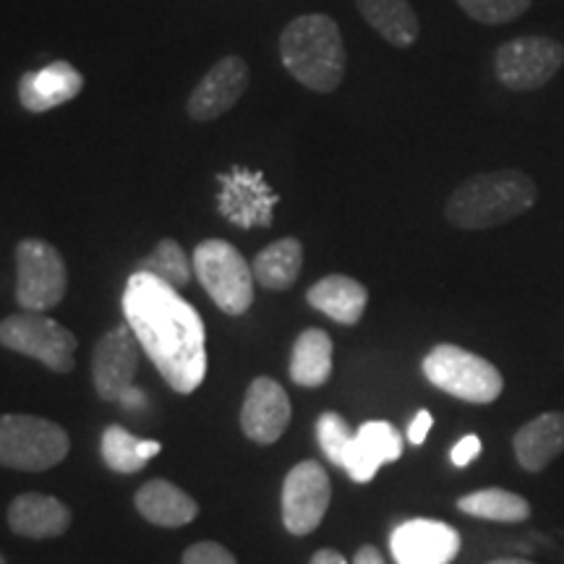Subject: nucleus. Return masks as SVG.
Returning <instances> with one entry per match:
<instances>
[{
  "mask_svg": "<svg viewBox=\"0 0 564 564\" xmlns=\"http://www.w3.org/2000/svg\"><path fill=\"white\" fill-rule=\"evenodd\" d=\"M123 316L141 350L167 387L192 394L207 377V333L196 308L175 288L133 272L123 291Z\"/></svg>",
  "mask_w": 564,
  "mask_h": 564,
  "instance_id": "nucleus-1",
  "label": "nucleus"
},
{
  "mask_svg": "<svg viewBox=\"0 0 564 564\" xmlns=\"http://www.w3.org/2000/svg\"><path fill=\"white\" fill-rule=\"evenodd\" d=\"M539 202V186L523 171H494L463 181L444 207L460 230H489L525 215Z\"/></svg>",
  "mask_w": 564,
  "mask_h": 564,
  "instance_id": "nucleus-2",
  "label": "nucleus"
},
{
  "mask_svg": "<svg viewBox=\"0 0 564 564\" xmlns=\"http://www.w3.org/2000/svg\"><path fill=\"white\" fill-rule=\"evenodd\" d=\"M280 58L295 82L322 95L340 87L348 68L340 26L327 13L293 19L280 34Z\"/></svg>",
  "mask_w": 564,
  "mask_h": 564,
  "instance_id": "nucleus-3",
  "label": "nucleus"
},
{
  "mask_svg": "<svg viewBox=\"0 0 564 564\" xmlns=\"http://www.w3.org/2000/svg\"><path fill=\"white\" fill-rule=\"evenodd\" d=\"M423 377L436 390L453 394L465 403H494L505 390V379L497 366L476 352L457 345H436L423 358Z\"/></svg>",
  "mask_w": 564,
  "mask_h": 564,
  "instance_id": "nucleus-4",
  "label": "nucleus"
},
{
  "mask_svg": "<svg viewBox=\"0 0 564 564\" xmlns=\"http://www.w3.org/2000/svg\"><path fill=\"white\" fill-rule=\"evenodd\" d=\"M68 449L70 440L58 423L40 419V415H0V465L3 468L40 474L58 465Z\"/></svg>",
  "mask_w": 564,
  "mask_h": 564,
  "instance_id": "nucleus-5",
  "label": "nucleus"
},
{
  "mask_svg": "<svg viewBox=\"0 0 564 564\" xmlns=\"http://www.w3.org/2000/svg\"><path fill=\"white\" fill-rule=\"evenodd\" d=\"M192 262L202 288L220 312L230 316L249 312L257 280H253L249 262L236 246L220 241V238H209V241L196 246Z\"/></svg>",
  "mask_w": 564,
  "mask_h": 564,
  "instance_id": "nucleus-6",
  "label": "nucleus"
},
{
  "mask_svg": "<svg viewBox=\"0 0 564 564\" xmlns=\"http://www.w3.org/2000/svg\"><path fill=\"white\" fill-rule=\"evenodd\" d=\"M0 345L45 364L55 373L74 371L76 335L45 314L21 312L6 316L0 322Z\"/></svg>",
  "mask_w": 564,
  "mask_h": 564,
  "instance_id": "nucleus-7",
  "label": "nucleus"
},
{
  "mask_svg": "<svg viewBox=\"0 0 564 564\" xmlns=\"http://www.w3.org/2000/svg\"><path fill=\"white\" fill-rule=\"evenodd\" d=\"M68 291V270L61 251L42 238L17 246V303L24 312H51Z\"/></svg>",
  "mask_w": 564,
  "mask_h": 564,
  "instance_id": "nucleus-8",
  "label": "nucleus"
},
{
  "mask_svg": "<svg viewBox=\"0 0 564 564\" xmlns=\"http://www.w3.org/2000/svg\"><path fill=\"white\" fill-rule=\"evenodd\" d=\"M564 45L554 37H514L494 53V74L510 91H535L554 79Z\"/></svg>",
  "mask_w": 564,
  "mask_h": 564,
  "instance_id": "nucleus-9",
  "label": "nucleus"
},
{
  "mask_svg": "<svg viewBox=\"0 0 564 564\" xmlns=\"http://www.w3.org/2000/svg\"><path fill=\"white\" fill-rule=\"evenodd\" d=\"M217 209L236 228H270L280 196L272 192L264 173L232 165L228 173L217 175Z\"/></svg>",
  "mask_w": 564,
  "mask_h": 564,
  "instance_id": "nucleus-10",
  "label": "nucleus"
},
{
  "mask_svg": "<svg viewBox=\"0 0 564 564\" xmlns=\"http://www.w3.org/2000/svg\"><path fill=\"white\" fill-rule=\"evenodd\" d=\"M329 499H333V484L324 465L316 460L295 465L282 484V523L288 533H314L329 510Z\"/></svg>",
  "mask_w": 564,
  "mask_h": 564,
  "instance_id": "nucleus-11",
  "label": "nucleus"
},
{
  "mask_svg": "<svg viewBox=\"0 0 564 564\" xmlns=\"http://www.w3.org/2000/svg\"><path fill=\"white\" fill-rule=\"evenodd\" d=\"M463 539L442 520H405L390 535V549L398 564H453Z\"/></svg>",
  "mask_w": 564,
  "mask_h": 564,
  "instance_id": "nucleus-12",
  "label": "nucleus"
},
{
  "mask_svg": "<svg viewBox=\"0 0 564 564\" xmlns=\"http://www.w3.org/2000/svg\"><path fill=\"white\" fill-rule=\"evenodd\" d=\"M139 369V340L129 324L105 333L91 352V382L102 400H118Z\"/></svg>",
  "mask_w": 564,
  "mask_h": 564,
  "instance_id": "nucleus-13",
  "label": "nucleus"
},
{
  "mask_svg": "<svg viewBox=\"0 0 564 564\" xmlns=\"http://www.w3.org/2000/svg\"><path fill=\"white\" fill-rule=\"evenodd\" d=\"M246 89H249V66L238 55H228V58L217 61L196 84L186 102L188 118H194L196 123L217 121L232 110V105L241 100Z\"/></svg>",
  "mask_w": 564,
  "mask_h": 564,
  "instance_id": "nucleus-14",
  "label": "nucleus"
},
{
  "mask_svg": "<svg viewBox=\"0 0 564 564\" xmlns=\"http://www.w3.org/2000/svg\"><path fill=\"white\" fill-rule=\"evenodd\" d=\"M291 415V398L282 384L270 377L253 379L241 408V429L251 442L274 444L285 434Z\"/></svg>",
  "mask_w": 564,
  "mask_h": 564,
  "instance_id": "nucleus-15",
  "label": "nucleus"
},
{
  "mask_svg": "<svg viewBox=\"0 0 564 564\" xmlns=\"http://www.w3.org/2000/svg\"><path fill=\"white\" fill-rule=\"evenodd\" d=\"M403 436L387 421H369L352 436L343 470L356 484H369L384 463H394L403 455Z\"/></svg>",
  "mask_w": 564,
  "mask_h": 564,
  "instance_id": "nucleus-16",
  "label": "nucleus"
},
{
  "mask_svg": "<svg viewBox=\"0 0 564 564\" xmlns=\"http://www.w3.org/2000/svg\"><path fill=\"white\" fill-rule=\"evenodd\" d=\"M84 76L68 61H53L37 70H26L19 79V102L30 112H47L79 97Z\"/></svg>",
  "mask_w": 564,
  "mask_h": 564,
  "instance_id": "nucleus-17",
  "label": "nucleus"
},
{
  "mask_svg": "<svg viewBox=\"0 0 564 564\" xmlns=\"http://www.w3.org/2000/svg\"><path fill=\"white\" fill-rule=\"evenodd\" d=\"M70 510L47 494H21L9 507V528L21 539H58L68 531Z\"/></svg>",
  "mask_w": 564,
  "mask_h": 564,
  "instance_id": "nucleus-18",
  "label": "nucleus"
},
{
  "mask_svg": "<svg viewBox=\"0 0 564 564\" xmlns=\"http://www.w3.org/2000/svg\"><path fill=\"white\" fill-rule=\"evenodd\" d=\"M306 301L308 306H314L316 312L329 316L333 322L352 327V324L361 322L366 303H369V291L348 274H327L308 288Z\"/></svg>",
  "mask_w": 564,
  "mask_h": 564,
  "instance_id": "nucleus-19",
  "label": "nucleus"
},
{
  "mask_svg": "<svg viewBox=\"0 0 564 564\" xmlns=\"http://www.w3.org/2000/svg\"><path fill=\"white\" fill-rule=\"evenodd\" d=\"M514 457L528 474H541L564 449V413H541L514 434Z\"/></svg>",
  "mask_w": 564,
  "mask_h": 564,
  "instance_id": "nucleus-20",
  "label": "nucleus"
},
{
  "mask_svg": "<svg viewBox=\"0 0 564 564\" xmlns=\"http://www.w3.org/2000/svg\"><path fill=\"white\" fill-rule=\"evenodd\" d=\"M137 510L152 525L181 528L199 514V505L175 484L165 478H152L137 491Z\"/></svg>",
  "mask_w": 564,
  "mask_h": 564,
  "instance_id": "nucleus-21",
  "label": "nucleus"
},
{
  "mask_svg": "<svg viewBox=\"0 0 564 564\" xmlns=\"http://www.w3.org/2000/svg\"><path fill=\"white\" fill-rule=\"evenodd\" d=\"M358 11L379 37L392 47H413L421 34L419 17L408 0H356Z\"/></svg>",
  "mask_w": 564,
  "mask_h": 564,
  "instance_id": "nucleus-22",
  "label": "nucleus"
},
{
  "mask_svg": "<svg viewBox=\"0 0 564 564\" xmlns=\"http://www.w3.org/2000/svg\"><path fill=\"white\" fill-rule=\"evenodd\" d=\"M333 377V337L324 329H303L293 343L291 379L299 387H322Z\"/></svg>",
  "mask_w": 564,
  "mask_h": 564,
  "instance_id": "nucleus-23",
  "label": "nucleus"
},
{
  "mask_svg": "<svg viewBox=\"0 0 564 564\" xmlns=\"http://www.w3.org/2000/svg\"><path fill=\"white\" fill-rule=\"evenodd\" d=\"M303 270V246L299 238H280L257 253L251 272L264 291L280 293L293 288Z\"/></svg>",
  "mask_w": 564,
  "mask_h": 564,
  "instance_id": "nucleus-24",
  "label": "nucleus"
},
{
  "mask_svg": "<svg viewBox=\"0 0 564 564\" xmlns=\"http://www.w3.org/2000/svg\"><path fill=\"white\" fill-rule=\"evenodd\" d=\"M100 449L102 460L110 470H116V474H139L154 455H160L162 444L154 440H139V436L126 432L123 426L112 423L102 432Z\"/></svg>",
  "mask_w": 564,
  "mask_h": 564,
  "instance_id": "nucleus-25",
  "label": "nucleus"
},
{
  "mask_svg": "<svg viewBox=\"0 0 564 564\" xmlns=\"http://www.w3.org/2000/svg\"><path fill=\"white\" fill-rule=\"evenodd\" d=\"M457 510L478 520H491V523H525L531 518V505L520 494L505 489H481L465 494L457 499Z\"/></svg>",
  "mask_w": 564,
  "mask_h": 564,
  "instance_id": "nucleus-26",
  "label": "nucleus"
},
{
  "mask_svg": "<svg viewBox=\"0 0 564 564\" xmlns=\"http://www.w3.org/2000/svg\"><path fill=\"white\" fill-rule=\"evenodd\" d=\"M137 272H147L152 278H158L178 291V288H186L192 282L194 274V262H188L186 251L181 249L178 241L173 238H162V241L154 246L150 257H144L137 264Z\"/></svg>",
  "mask_w": 564,
  "mask_h": 564,
  "instance_id": "nucleus-27",
  "label": "nucleus"
},
{
  "mask_svg": "<svg viewBox=\"0 0 564 564\" xmlns=\"http://www.w3.org/2000/svg\"><path fill=\"white\" fill-rule=\"evenodd\" d=\"M352 436L356 434L350 432V426L345 423L340 413L327 411L319 415V421H316V440H319L322 453L327 455V460L337 465V468H343Z\"/></svg>",
  "mask_w": 564,
  "mask_h": 564,
  "instance_id": "nucleus-28",
  "label": "nucleus"
},
{
  "mask_svg": "<svg viewBox=\"0 0 564 564\" xmlns=\"http://www.w3.org/2000/svg\"><path fill=\"white\" fill-rule=\"evenodd\" d=\"M533 0H457V6L478 24H510L531 9Z\"/></svg>",
  "mask_w": 564,
  "mask_h": 564,
  "instance_id": "nucleus-29",
  "label": "nucleus"
},
{
  "mask_svg": "<svg viewBox=\"0 0 564 564\" xmlns=\"http://www.w3.org/2000/svg\"><path fill=\"white\" fill-rule=\"evenodd\" d=\"M183 564H238V562L223 544H215V541H199V544L186 549V554H183Z\"/></svg>",
  "mask_w": 564,
  "mask_h": 564,
  "instance_id": "nucleus-30",
  "label": "nucleus"
},
{
  "mask_svg": "<svg viewBox=\"0 0 564 564\" xmlns=\"http://www.w3.org/2000/svg\"><path fill=\"white\" fill-rule=\"evenodd\" d=\"M478 455H481V440H478L476 434H468L455 444L453 455L449 457H453V465H457V468H465V465H470V460H476Z\"/></svg>",
  "mask_w": 564,
  "mask_h": 564,
  "instance_id": "nucleus-31",
  "label": "nucleus"
},
{
  "mask_svg": "<svg viewBox=\"0 0 564 564\" xmlns=\"http://www.w3.org/2000/svg\"><path fill=\"white\" fill-rule=\"evenodd\" d=\"M432 426H434L432 413L419 411V413H415V419L411 421V426H408V442L419 447V444L426 442V434L432 432Z\"/></svg>",
  "mask_w": 564,
  "mask_h": 564,
  "instance_id": "nucleus-32",
  "label": "nucleus"
},
{
  "mask_svg": "<svg viewBox=\"0 0 564 564\" xmlns=\"http://www.w3.org/2000/svg\"><path fill=\"white\" fill-rule=\"evenodd\" d=\"M118 403H121L126 411H139V408H147V392L137 390V387H129L121 398H118Z\"/></svg>",
  "mask_w": 564,
  "mask_h": 564,
  "instance_id": "nucleus-33",
  "label": "nucleus"
},
{
  "mask_svg": "<svg viewBox=\"0 0 564 564\" xmlns=\"http://www.w3.org/2000/svg\"><path fill=\"white\" fill-rule=\"evenodd\" d=\"M352 564H387V562H384V556L377 546L366 544V546L358 549L356 556H352Z\"/></svg>",
  "mask_w": 564,
  "mask_h": 564,
  "instance_id": "nucleus-34",
  "label": "nucleus"
},
{
  "mask_svg": "<svg viewBox=\"0 0 564 564\" xmlns=\"http://www.w3.org/2000/svg\"><path fill=\"white\" fill-rule=\"evenodd\" d=\"M312 564H348V560L340 552H335V549H319L312 556Z\"/></svg>",
  "mask_w": 564,
  "mask_h": 564,
  "instance_id": "nucleus-35",
  "label": "nucleus"
},
{
  "mask_svg": "<svg viewBox=\"0 0 564 564\" xmlns=\"http://www.w3.org/2000/svg\"><path fill=\"white\" fill-rule=\"evenodd\" d=\"M486 564H533L531 560H520V556H499V560H491Z\"/></svg>",
  "mask_w": 564,
  "mask_h": 564,
  "instance_id": "nucleus-36",
  "label": "nucleus"
},
{
  "mask_svg": "<svg viewBox=\"0 0 564 564\" xmlns=\"http://www.w3.org/2000/svg\"><path fill=\"white\" fill-rule=\"evenodd\" d=\"M0 564H6V556L3 554H0Z\"/></svg>",
  "mask_w": 564,
  "mask_h": 564,
  "instance_id": "nucleus-37",
  "label": "nucleus"
}]
</instances>
